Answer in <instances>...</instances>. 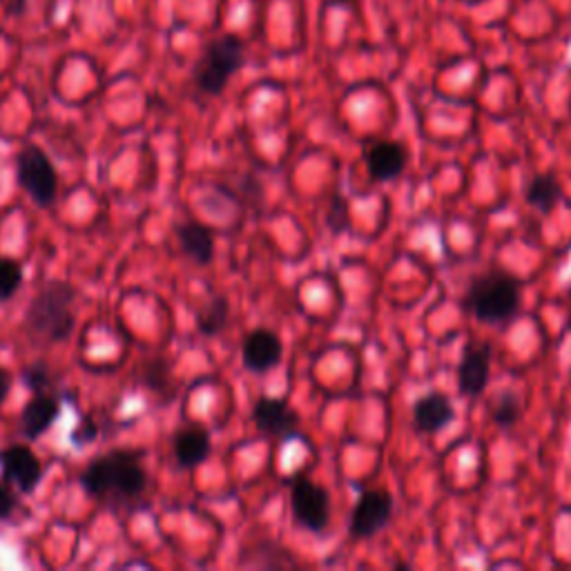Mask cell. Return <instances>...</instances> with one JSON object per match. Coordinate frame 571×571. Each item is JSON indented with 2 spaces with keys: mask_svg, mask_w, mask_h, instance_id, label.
<instances>
[{
  "mask_svg": "<svg viewBox=\"0 0 571 571\" xmlns=\"http://www.w3.org/2000/svg\"><path fill=\"white\" fill-rule=\"evenodd\" d=\"M97 438H99V427H97V422L89 420V418H83V420L76 424V429L72 431L69 442H72L76 449H83V446H89Z\"/></svg>",
  "mask_w": 571,
  "mask_h": 571,
  "instance_id": "obj_24",
  "label": "cell"
},
{
  "mask_svg": "<svg viewBox=\"0 0 571 571\" xmlns=\"http://www.w3.org/2000/svg\"><path fill=\"white\" fill-rule=\"evenodd\" d=\"M394 514V496L387 489H370L359 496L351 514V536L370 538L383 531Z\"/></svg>",
  "mask_w": 571,
  "mask_h": 571,
  "instance_id": "obj_8",
  "label": "cell"
},
{
  "mask_svg": "<svg viewBox=\"0 0 571 571\" xmlns=\"http://www.w3.org/2000/svg\"><path fill=\"white\" fill-rule=\"evenodd\" d=\"M455 420V409L451 400L442 394H427L413 405V427L420 433H438Z\"/></svg>",
  "mask_w": 571,
  "mask_h": 571,
  "instance_id": "obj_14",
  "label": "cell"
},
{
  "mask_svg": "<svg viewBox=\"0 0 571 571\" xmlns=\"http://www.w3.org/2000/svg\"><path fill=\"white\" fill-rule=\"evenodd\" d=\"M0 475L8 485L30 496L43 481V462L25 444H12L0 451Z\"/></svg>",
  "mask_w": 571,
  "mask_h": 571,
  "instance_id": "obj_6",
  "label": "cell"
},
{
  "mask_svg": "<svg viewBox=\"0 0 571 571\" xmlns=\"http://www.w3.org/2000/svg\"><path fill=\"white\" fill-rule=\"evenodd\" d=\"M244 41L235 34H224L206 47L202 61L195 67V83L208 97H219L228 80L244 67Z\"/></svg>",
  "mask_w": 571,
  "mask_h": 571,
  "instance_id": "obj_4",
  "label": "cell"
},
{
  "mask_svg": "<svg viewBox=\"0 0 571 571\" xmlns=\"http://www.w3.org/2000/svg\"><path fill=\"white\" fill-rule=\"evenodd\" d=\"M281 355H283V344L279 335L270 328L250 331L241 346L244 366L257 375L272 370L281 362Z\"/></svg>",
  "mask_w": 571,
  "mask_h": 571,
  "instance_id": "obj_10",
  "label": "cell"
},
{
  "mask_svg": "<svg viewBox=\"0 0 571 571\" xmlns=\"http://www.w3.org/2000/svg\"><path fill=\"white\" fill-rule=\"evenodd\" d=\"M230 320V304L226 298H213L200 313H197V328L206 337L219 335Z\"/></svg>",
  "mask_w": 571,
  "mask_h": 571,
  "instance_id": "obj_19",
  "label": "cell"
},
{
  "mask_svg": "<svg viewBox=\"0 0 571 571\" xmlns=\"http://www.w3.org/2000/svg\"><path fill=\"white\" fill-rule=\"evenodd\" d=\"M17 181L23 193L39 206L50 208L58 197V174L39 146H25L17 157Z\"/></svg>",
  "mask_w": 571,
  "mask_h": 571,
  "instance_id": "obj_5",
  "label": "cell"
},
{
  "mask_svg": "<svg viewBox=\"0 0 571 571\" xmlns=\"http://www.w3.org/2000/svg\"><path fill=\"white\" fill-rule=\"evenodd\" d=\"M409 152L400 141H377L366 152V170L375 181H391L407 168Z\"/></svg>",
  "mask_w": 571,
  "mask_h": 571,
  "instance_id": "obj_12",
  "label": "cell"
},
{
  "mask_svg": "<svg viewBox=\"0 0 571 571\" xmlns=\"http://www.w3.org/2000/svg\"><path fill=\"white\" fill-rule=\"evenodd\" d=\"M174 457L179 466L195 468L211 457V433L202 424H187L174 435Z\"/></svg>",
  "mask_w": 571,
  "mask_h": 571,
  "instance_id": "obj_15",
  "label": "cell"
},
{
  "mask_svg": "<svg viewBox=\"0 0 571 571\" xmlns=\"http://www.w3.org/2000/svg\"><path fill=\"white\" fill-rule=\"evenodd\" d=\"M569 112H571V104H569Z\"/></svg>",
  "mask_w": 571,
  "mask_h": 571,
  "instance_id": "obj_28",
  "label": "cell"
},
{
  "mask_svg": "<svg viewBox=\"0 0 571 571\" xmlns=\"http://www.w3.org/2000/svg\"><path fill=\"white\" fill-rule=\"evenodd\" d=\"M492 344L487 342H471L466 344L460 368H457V387L464 396H481L489 383L492 368Z\"/></svg>",
  "mask_w": 571,
  "mask_h": 571,
  "instance_id": "obj_9",
  "label": "cell"
},
{
  "mask_svg": "<svg viewBox=\"0 0 571 571\" xmlns=\"http://www.w3.org/2000/svg\"><path fill=\"white\" fill-rule=\"evenodd\" d=\"M76 291L67 281H50L39 291L25 313V333L34 344H63L76 326Z\"/></svg>",
  "mask_w": 571,
  "mask_h": 571,
  "instance_id": "obj_2",
  "label": "cell"
},
{
  "mask_svg": "<svg viewBox=\"0 0 571 571\" xmlns=\"http://www.w3.org/2000/svg\"><path fill=\"white\" fill-rule=\"evenodd\" d=\"M19 507V498L17 494L12 492V485H8L6 481L0 483V520H8L14 516Z\"/></svg>",
  "mask_w": 571,
  "mask_h": 571,
  "instance_id": "obj_26",
  "label": "cell"
},
{
  "mask_svg": "<svg viewBox=\"0 0 571 571\" xmlns=\"http://www.w3.org/2000/svg\"><path fill=\"white\" fill-rule=\"evenodd\" d=\"M252 420L257 429L274 438H295L298 435V416L281 398H259L252 409Z\"/></svg>",
  "mask_w": 571,
  "mask_h": 571,
  "instance_id": "obj_11",
  "label": "cell"
},
{
  "mask_svg": "<svg viewBox=\"0 0 571 571\" xmlns=\"http://www.w3.org/2000/svg\"><path fill=\"white\" fill-rule=\"evenodd\" d=\"M489 413H492V420L498 424V427H514L520 416H522V402L520 398L514 394V391H498L492 402H489Z\"/></svg>",
  "mask_w": 571,
  "mask_h": 571,
  "instance_id": "obj_20",
  "label": "cell"
},
{
  "mask_svg": "<svg viewBox=\"0 0 571 571\" xmlns=\"http://www.w3.org/2000/svg\"><path fill=\"white\" fill-rule=\"evenodd\" d=\"M141 451H110L94 457L80 473L83 492L99 503H132L148 487Z\"/></svg>",
  "mask_w": 571,
  "mask_h": 571,
  "instance_id": "obj_1",
  "label": "cell"
},
{
  "mask_svg": "<svg viewBox=\"0 0 571 571\" xmlns=\"http://www.w3.org/2000/svg\"><path fill=\"white\" fill-rule=\"evenodd\" d=\"M244 567H268V569H281V567H295L298 558L291 549L274 540H259L250 551H244L241 558Z\"/></svg>",
  "mask_w": 571,
  "mask_h": 571,
  "instance_id": "obj_17",
  "label": "cell"
},
{
  "mask_svg": "<svg viewBox=\"0 0 571 571\" xmlns=\"http://www.w3.org/2000/svg\"><path fill=\"white\" fill-rule=\"evenodd\" d=\"M291 507L295 522L306 531L320 534L326 529L331 518V496L322 485L300 478L291 494Z\"/></svg>",
  "mask_w": 571,
  "mask_h": 571,
  "instance_id": "obj_7",
  "label": "cell"
},
{
  "mask_svg": "<svg viewBox=\"0 0 571 571\" xmlns=\"http://www.w3.org/2000/svg\"><path fill=\"white\" fill-rule=\"evenodd\" d=\"M21 379L23 385L36 396V394H47L50 385H52V373H50V366L45 362H34L32 366H28L23 373H21Z\"/></svg>",
  "mask_w": 571,
  "mask_h": 571,
  "instance_id": "obj_22",
  "label": "cell"
},
{
  "mask_svg": "<svg viewBox=\"0 0 571 571\" xmlns=\"http://www.w3.org/2000/svg\"><path fill=\"white\" fill-rule=\"evenodd\" d=\"M560 197H562L560 183H558L553 176H547V174L534 176V179L529 181L527 190H525V202H527L531 208H536V211H540V213H545V215L551 213V211L558 206Z\"/></svg>",
  "mask_w": 571,
  "mask_h": 571,
  "instance_id": "obj_18",
  "label": "cell"
},
{
  "mask_svg": "<svg viewBox=\"0 0 571 571\" xmlns=\"http://www.w3.org/2000/svg\"><path fill=\"white\" fill-rule=\"evenodd\" d=\"M176 241L197 266H208L215 259V237L208 226L200 222H183L176 226Z\"/></svg>",
  "mask_w": 571,
  "mask_h": 571,
  "instance_id": "obj_16",
  "label": "cell"
},
{
  "mask_svg": "<svg viewBox=\"0 0 571 571\" xmlns=\"http://www.w3.org/2000/svg\"><path fill=\"white\" fill-rule=\"evenodd\" d=\"M328 226H331L335 233H342V230L348 226V206H346V202L342 200V195H335L333 202H331V208H328Z\"/></svg>",
  "mask_w": 571,
  "mask_h": 571,
  "instance_id": "obj_25",
  "label": "cell"
},
{
  "mask_svg": "<svg viewBox=\"0 0 571 571\" xmlns=\"http://www.w3.org/2000/svg\"><path fill=\"white\" fill-rule=\"evenodd\" d=\"M10 389H12V377H10L8 368L0 366V407L6 405V400L10 396Z\"/></svg>",
  "mask_w": 571,
  "mask_h": 571,
  "instance_id": "obj_27",
  "label": "cell"
},
{
  "mask_svg": "<svg viewBox=\"0 0 571 571\" xmlns=\"http://www.w3.org/2000/svg\"><path fill=\"white\" fill-rule=\"evenodd\" d=\"M464 304L475 320L507 322L520 309V281L511 272L489 270L471 281Z\"/></svg>",
  "mask_w": 571,
  "mask_h": 571,
  "instance_id": "obj_3",
  "label": "cell"
},
{
  "mask_svg": "<svg viewBox=\"0 0 571 571\" xmlns=\"http://www.w3.org/2000/svg\"><path fill=\"white\" fill-rule=\"evenodd\" d=\"M170 379V366L163 357H154L146 364V370H143V383L152 389V391H161L165 389Z\"/></svg>",
  "mask_w": 571,
  "mask_h": 571,
  "instance_id": "obj_23",
  "label": "cell"
},
{
  "mask_svg": "<svg viewBox=\"0 0 571 571\" xmlns=\"http://www.w3.org/2000/svg\"><path fill=\"white\" fill-rule=\"evenodd\" d=\"M23 286V266L10 257H0V304L10 302Z\"/></svg>",
  "mask_w": 571,
  "mask_h": 571,
  "instance_id": "obj_21",
  "label": "cell"
},
{
  "mask_svg": "<svg viewBox=\"0 0 571 571\" xmlns=\"http://www.w3.org/2000/svg\"><path fill=\"white\" fill-rule=\"evenodd\" d=\"M61 416V402L50 394H36L21 411L19 429L23 438L39 440Z\"/></svg>",
  "mask_w": 571,
  "mask_h": 571,
  "instance_id": "obj_13",
  "label": "cell"
}]
</instances>
